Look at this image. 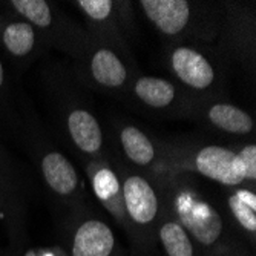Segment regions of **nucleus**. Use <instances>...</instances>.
Segmentation results:
<instances>
[{
    "instance_id": "nucleus-1",
    "label": "nucleus",
    "mask_w": 256,
    "mask_h": 256,
    "mask_svg": "<svg viewBox=\"0 0 256 256\" xmlns=\"http://www.w3.org/2000/svg\"><path fill=\"white\" fill-rule=\"evenodd\" d=\"M136 6L168 42H201L215 44L220 38L222 4L190 0H140Z\"/></svg>"
},
{
    "instance_id": "nucleus-2",
    "label": "nucleus",
    "mask_w": 256,
    "mask_h": 256,
    "mask_svg": "<svg viewBox=\"0 0 256 256\" xmlns=\"http://www.w3.org/2000/svg\"><path fill=\"white\" fill-rule=\"evenodd\" d=\"M166 62L174 80L194 98L224 96L228 57L216 43L169 42Z\"/></svg>"
},
{
    "instance_id": "nucleus-3",
    "label": "nucleus",
    "mask_w": 256,
    "mask_h": 256,
    "mask_svg": "<svg viewBox=\"0 0 256 256\" xmlns=\"http://www.w3.org/2000/svg\"><path fill=\"white\" fill-rule=\"evenodd\" d=\"M77 66L78 77L88 86L120 100H126L130 83L140 74L130 50L89 31L83 57Z\"/></svg>"
},
{
    "instance_id": "nucleus-4",
    "label": "nucleus",
    "mask_w": 256,
    "mask_h": 256,
    "mask_svg": "<svg viewBox=\"0 0 256 256\" xmlns=\"http://www.w3.org/2000/svg\"><path fill=\"white\" fill-rule=\"evenodd\" d=\"M166 166L181 172H194L221 184L226 189L246 184V172L236 149L220 144L162 143Z\"/></svg>"
},
{
    "instance_id": "nucleus-5",
    "label": "nucleus",
    "mask_w": 256,
    "mask_h": 256,
    "mask_svg": "<svg viewBox=\"0 0 256 256\" xmlns=\"http://www.w3.org/2000/svg\"><path fill=\"white\" fill-rule=\"evenodd\" d=\"M12 10L38 31L43 42L78 63L83 57L88 31L46 0H12Z\"/></svg>"
},
{
    "instance_id": "nucleus-6",
    "label": "nucleus",
    "mask_w": 256,
    "mask_h": 256,
    "mask_svg": "<svg viewBox=\"0 0 256 256\" xmlns=\"http://www.w3.org/2000/svg\"><path fill=\"white\" fill-rule=\"evenodd\" d=\"M74 6L83 16L88 31L122 48L130 50L135 37L134 5L123 0H77Z\"/></svg>"
},
{
    "instance_id": "nucleus-7",
    "label": "nucleus",
    "mask_w": 256,
    "mask_h": 256,
    "mask_svg": "<svg viewBox=\"0 0 256 256\" xmlns=\"http://www.w3.org/2000/svg\"><path fill=\"white\" fill-rule=\"evenodd\" d=\"M126 100L134 102L148 112L166 117H188L196 100L175 80L138 74L129 86Z\"/></svg>"
},
{
    "instance_id": "nucleus-8",
    "label": "nucleus",
    "mask_w": 256,
    "mask_h": 256,
    "mask_svg": "<svg viewBox=\"0 0 256 256\" xmlns=\"http://www.w3.org/2000/svg\"><path fill=\"white\" fill-rule=\"evenodd\" d=\"M115 164L122 181L128 221L142 227L154 224L162 210V196L155 176L152 174L135 170L117 158Z\"/></svg>"
},
{
    "instance_id": "nucleus-9",
    "label": "nucleus",
    "mask_w": 256,
    "mask_h": 256,
    "mask_svg": "<svg viewBox=\"0 0 256 256\" xmlns=\"http://www.w3.org/2000/svg\"><path fill=\"white\" fill-rule=\"evenodd\" d=\"M60 110V126L63 135L80 156L82 162L94 158L110 156L108 152L103 128L89 106L78 100H69Z\"/></svg>"
},
{
    "instance_id": "nucleus-10",
    "label": "nucleus",
    "mask_w": 256,
    "mask_h": 256,
    "mask_svg": "<svg viewBox=\"0 0 256 256\" xmlns=\"http://www.w3.org/2000/svg\"><path fill=\"white\" fill-rule=\"evenodd\" d=\"M114 143L118 152L115 158L135 170L155 174L166 166L162 143L135 124L114 123Z\"/></svg>"
},
{
    "instance_id": "nucleus-11",
    "label": "nucleus",
    "mask_w": 256,
    "mask_h": 256,
    "mask_svg": "<svg viewBox=\"0 0 256 256\" xmlns=\"http://www.w3.org/2000/svg\"><path fill=\"white\" fill-rule=\"evenodd\" d=\"M188 117L226 136L246 138L254 134V120L252 115L222 97L196 98L189 109Z\"/></svg>"
},
{
    "instance_id": "nucleus-12",
    "label": "nucleus",
    "mask_w": 256,
    "mask_h": 256,
    "mask_svg": "<svg viewBox=\"0 0 256 256\" xmlns=\"http://www.w3.org/2000/svg\"><path fill=\"white\" fill-rule=\"evenodd\" d=\"M37 152L38 170L46 189L63 202H78L84 194V184L76 166L52 143H44Z\"/></svg>"
},
{
    "instance_id": "nucleus-13",
    "label": "nucleus",
    "mask_w": 256,
    "mask_h": 256,
    "mask_svg": "<svg viewBox=\"0 0 256 256\" xmlns=\"http://www.w3.org/2000/svg\"><path fill=\"white\" fill-rule=\"evenodd\" d=\"M83 169L88 176L90 190L97 201L122 226H128L124 202L122 194V181L115 164V155L83 161Z\"/></svg>"
},
{
    "instance_id": "nucleus-14",
    "label": "nucleus",
    "mask_w": 256,
    "mask_h": 256,
    "mask_svg": "<svg viewBox=\"0 0 256 256\" xmlns=\"http://www.w3.org/2000/svg\"><path fill=\"white\" fill-rule=\"evenodd\" d=\"M224 10V20L220 38L216 44L220 50L228 57L236 56V58L247 66L254 64V23L247 26V22L253 18V16L247 17L244 8L240 4H222Z\"/></svg>"
},
{
    "instance_id": "nucleus-15",
    "label": "nucleus",
    "mask_w": 256,
    "mask_h": 256,
    "mask_svg": "<svg viewBox=\"0 0 256 256\" xmlns=\"http://www.w3.org/2000/svg\"><path fill=\"white\" fill-rule=\"evenodd\" d=\"M0 43L6 52L18 60L36 58L40 56L42 46H48L38 31L26 20H12L0 30Z\"/></svg>"
},
{
    "instance_id": "nucleus-16",
    "label": "nucleus",
    "mask_w": 256,
    "mask_h": 256,
    "mask_svg": "<svg viewBox=\"0 0 256 256\" xmlns=\"http://www.w3.org/2000/svg\"><path fill=\"white\" fill-rule=\"evenodd\" d=\"M115 236L110 227L100 220H86L82 222L72 240V256H110Z\"/></svg>"
},
{
    "instance_id": "nucleus-17",
    "label": "nucleus",
    "mask_w": 256,
    "mask_h": 256,
    "mask_svg": "<svg viewBox=\"0 0 256 256\" xmlns=\"http://www.w3.org/2000/svg\"><path fill=\"white\" fill-rule=\"evenodd\" d=\"M227 207L238 226L253 236L256 232V186L242 184L227 189Z\"/></svg>"
},
{
    "instance_id": "nucleus-18",
    "label": "nucleus",
    "mask_w": 256,
    "mask_h": 256,
    "mask_svg": "<svg viewBox=\"0 0 256 256\" xmlns=\"http://www.w3.org/2000/svg\"><path fill=\"white\" fill-rule=\"evenodd\" d=\"M158 238L162 247H164L168 256H195V247H194L192 238L170 214L160 224Z\"/></svg>"
},
{
    "instance_id": "nucleus-19",
    "label": "nucleus",
    "mask_w": 256,
    "mask_h": 256,
    "mask_svg": "<svg viewBox=\"0 0 256 256\" xmlns=\"http://www.w3.org/2000/svg\"><path fill=\"white\" fill-rule=\"evenodd\" d=\"M246 172V184L256 186V144L253 142L242 144L236 149Z\"/></svg>"
},
{
    "instance_id": "nucleus-20",
    "label": "nucleus",
    "mask_w": 256,
    "mask_h": 256,
    "mask_svg": "<svg viewBox=\"0 0 256 256\" xmlns=\"http://www.w3.org/2000/svg\"><path fill=\"white\" fill-rule=\"evenodd\" d=\"M25 256H68L60 247L52 248H32Z\"/></svg>"
},
{
    "instance_id": "nucleus-21",
    "label": "nucleus",
    "mask_w": 256,
    "mask_h": 256,
    "mask_svg": "<svg viewBox=\"0 0 256 256\" xmlns=\"http://www.w3.org/2000/svg\"><path fill=\"white\" fill-rule=\"evenodd\" d=\"M4 84H5V69H4L2 62H0V89L4 88Z\"/></svg>"
}]
</instances>
